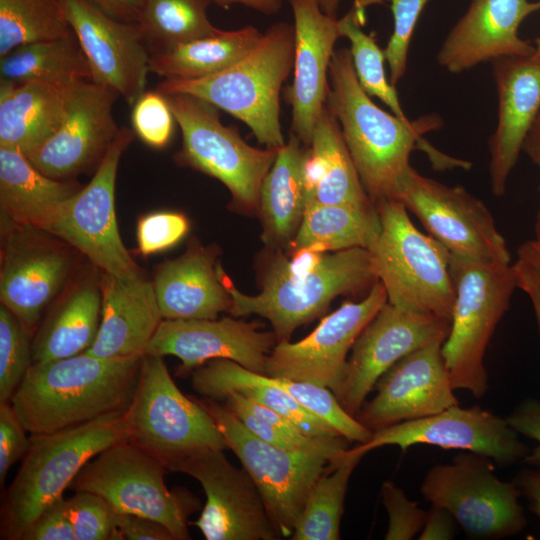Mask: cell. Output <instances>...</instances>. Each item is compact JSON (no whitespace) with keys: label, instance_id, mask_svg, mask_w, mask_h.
Wrapping results in <instances>:
<instances>
[{"label":"cell","instance_id":"obj_1","mask_svg":"<svg viewBox=\"0 0 540 540\" xmlns=\"http://www.w3.org/2000/svg\"><path fill=\"white\" fill-rule=\"evenodd\" d=\"M329 77L326 104L340 124L362 185L374 204L394 197L400 179L411 166L410 153L417 145L439 167L453 166L455 159L422 140L423 134L442 124L440 117L403 120L381 109L361 87L349 49L334 51Z\"/></svg>","mask_w":540,"mask_h":540},{"label":"cell","instance_id":"obj_2","mask_svg":"<svg viewBox=\"0 0 540 540\" xmlns=\"http://www.w3.org/2000/svg\"><path fill=\"white\" fill-rule=\"evenodd\" d=\"M143 355L98 358L85 352L33 363L10 403L30 434L52 433L123 412Z\"/></svg>","mask_w":540,"mask_h":540},{"label":"cell","instance_id":"obj_3","mask_svg":"<svg viewBox=\"0 0 540 540\" xmlns=\"http://www.w3.org/2000/svg\"><path fill=\"white\" fill-rule=\"evenodd\" d=\"M218 273L232 297L229 313L267 319L277 342L289 341L299 326L323 314L337 296L368 293L378 281L366 248L326 252L316 267L303 272L294 271L289 258L278 251L262 274L261 291L253 296L239 291L220 265Z\"/></svg>","mask_w":540,"mask_h":540},{"label":"cell","instance_id":"obj_4","mask_svg":"<svg viewBox=\"0 0 540 540\" xmlns=\"http://www.w3.org/2000/svg\"><path fill=\"white\" fill-rule=\"evenodd\" d=\"M294 25L267 28L242 59L216 74L198 79H164L157 91L203 99L244 122L268 148L285 144L280 125V92L294 67Z\"/></svg>","mask_w":540,"mask_h":540},{"label":"cell","instance_id":"obj_5","mask_svg":"<svg viewBox=\"0 0 540 540\" xmlns=\"http://www.w3.org/2000/svg\"><path fill=\"white\" fill-rule=\"evenodd\" d=\"M123 412L52 433L31 434L2 504L1 539L20 540L38 515L63 496L87 462L126 440Z\"/></svg>","mask_w":540,"mask_h":540},{"label":"cell","instance_id":"obj_6","mask_svg":"<svg viewBox=\"0 0 540 540\" xmlns=\"http://www.w3.org/2000/svg\"><path fill=\"white\" fill-rule=\"evenodd\" d=\"M376 207L380 231L367 250L387 301L452 321L456 293L450 252L414 226L399 200L383 199Z\"/></svg>","mask_w":540,"mask_h":540},{"label":"cell","instance_id":"obj_7","mask_svg":"<svg viewBox=\"0 0 540 540\" xmlns=\"http://www.w3.org/2000/svg\"><path fill=\"white\" fill-rule=\"evenodd\" d=\"M123 423L126 440L170 472L200 450L228 448L213 418L179 390L161 356L143 355Z\"/></svg>","mask_w":540,"mask_h":540},{"label":"cell","instance_id":"obj_8","mask_svg":"<svg viewBox=\"0 0 540 540\" xmlns=\"http://www.w3.org/2000/svg\"><path fill=\"white\" fill-rule=\"evenodd\" d=\"M450 272L456 298L442 354L453 388L481 398L488 390L484 355L509 309L516 278L511 264L480 262L452 254Z\"/></svg>","mask_w":540,"mask_h":540},{"label":"cell","instance_id":"obj_9","mask_svg":"<svg viewBox=\"0 0 540 540\" xmlns=\"http://www.w3.org/2000/svg\"><path fill=\"white\" fill-rule=\"evenodd\" d=\"M165 97L182 133L175 161L222 182L237 209L258 212L261 186L278 149L250 146L235 127L222 123L219 109L203 99L187 94Z\"/></svg>","mask_w":540,"mask_h":540},{"label":"cell","instance_id":"obj_10","mask_svg":"<svg viewBox=\"0 0 540 540\" xmlns=\"http://www.w3.org/2000/svg\"><path fill=\"white\" fill-rule=\"evenodd\" d=\"M167 471L159 460L124 440L87 462L69 488L98 494L117 512L154 519L174 540H187L188 518L201 503L187 489L170 490L165 483Z\"/></svg>","mask_w":540,"mask_h":540},{"label":"cell","instance_id":"obj_11","mask_svg":"<svg viewBox=\"0 0 540 540\" xmlns=\"http://www.w3.org/2000/svg\"><path fill=\"white\" fill-rule=\"evenodd\" d=\"M213 418L227 446L258 488L282 537H291L306 499L319 477L334 464L325 455L286 449L250 432L219 401L197 399Z\"/></svg>","mask_w":540,"mask_h":540},{"label":"cell","instance_id":"obj_12","mask_svg":"<svg viewBox=\"0 0 540 540\" xmlns=\"http://www.w3.org/2000/svg\"><path fill=\"white\" fill-rule=\"evenodd\" d=\"M123 126L88 184L61 203L42 231L67 242L96 267L120 280L142 277L125 248L115 213V185L120 159L134 138Z\"/></svg>","mask_w":540,"mask_h":540},{"label":"cell","instance_id":"obj_13","mask_svg":"<svg viewBox=\"0 0 540 540\" xmlns=\"http://www.w3.org/2000/svg\"><path fill=\"white\" fill-rule=\"evenodd\" d=\"M495 462L467 452L451 463L430 468L421 484V494L432 505L447 509L471 538L501 539L520 532L526 524L518 502L515 482L500 480Z\"/></svg>","mask_w":540,"mask_h":540},{"label":"cell","instance_id":"obj_14","mask_svg":"<svg viewBox=\"0 0 540 540\" xmlns=\"http://www.w3.org/2000/svg\"><path fill=\"white\" fill-rule=\"evenodd\" d=\"M393 199L420 220L428 234L452 255L510 264V253L486 205L463 186H448L410 166Z\"/></svg>","mask_w":540,"mask_h":540},{"label":"cell","instance_id":"obj_15","mask_svg":"<svg viewBox=\"0 0 540 540\" xmlns=\"http://www.w3.org/2000/svg\"><path fill=\"white\" fill-rule=\"evenodd\" d=\"M219 449H203L185 459L176 472L196 479L206 502L196 526L207 540H276L274 525L254 481Z\"/></svg>","mask_w":540,"mask_h":540},{"label":"cell","instance_id":"obj_16","mask_svg":"<svg viewBox=\"0 0 540 540\" xmlns=\"http://www.w3.org/2000/svg\"><path fill=\"white\" fill-rule=\"evenodd\" d=\"M451 321L397 307L388 301L362 330L342 383L335 394L343 408L356 416L380 377L407 354L436 341H445Z\"/></svg>","mask_w":540,"mask_h":540},{"label":"cell","instance_id":"obj_17","mask_svg":"<svg viewBox=\"0 0 540 540\" xmlns=\"http://www.w3.org/2000/svg\"><path fill=\"white\" fill-rule=\"evenodd\" d=\"M386 302V290L378 280L364 298L343 303L305 338L293 343L277 342L267 358L265 374L311 382L336 394L345 374L349 350Z\"/></svg>","mask_w":540,"mask_h":540},{"label":"cell","instance_id":"obj_18","mask_svg":"<svg viewBox=\"0 0 540 540\" xmlns=\"http://www.w3.org/2000/svg\"><path fill=\"white\" fill-rule=\"evenodd\" d=\"M118 97L113 88L94 81L72 84L60 126L40 148L26 155L29 161L58 180L94 173L120 132L112 112Z\"/></svg>","mask_w":540,"mask_h":540},{"label":"cell","instance_id":"obj_19","mask_svg":"<svg viewBox=\"0 0 540 540\" xmlns=\"http://www.w3.org/2000/svg\"><path fill=\"white\" fill-rule=\"evenodd\" d=\"M416 444L467 450L487 456L499 466L511 465L529 454L528 447L506 419L479 406L464 408L459 404L431 416L377 430L366 443L350 450L363 457L385 445L406 450Z\"/></svg>","mask_w":540,"mask_h":540},{"label":"cell","instance_id":"obj_20","mask_svg":"<svg viewBox=\"0 0 540 540\" xmlns=\"http://www.w3.org/2000/svg\"><path fill=\"white\" fill-rule=\"evenodd\" d=\"M67 19L89 62L92 81L130 106L146 91L151 54L138 22L106 14L87 0H64Z\"/></svg>","mask_w":540,"mask_h":540},{"label":"cell","instance_id":"obj_21","mask_svg":"<svg viewBox=\"0 0 540 540\" xmlns=\"http://www.w3.org/2000/svg\"><path fill=\"white\" fill-rule=\"evenodd\" d=\"M443 341L421 347L397 361L375 385L356 419L370 431L431 416L458 405L442 354Z\"/></svg>","mask_w":540,"mask_h":540},{"label":"cell","instance_id":"obj_22","mask_svg":"<svg viewBox=\"0 0 540 540\" xmlns=\"http://www.w3.org/2000/svg\"><path fill=\"white\" fill-rule=\"evenodd\" d=\"M262 324L225 317L218 319H163L147 344L144 355L176 356L179 373L193 372L214 359H229L265 374L269 354L277 344L273 331Z\"/></svg>","mask_w":540,"mask_h":540},{"label":"cell","instance_id":"obj_23","mask_svg":"<svg viewBox=\"0 0 540 540\" xmlns=\"http://www.w3.org/2000/svg\"><path fill=\"white\" fill-rule=\"evenodd\" d=\"M2 252L0 299L34 332L43 311L72 269L66 250L36 235V228L12 226Z\"/></svg>","mask_w":540,"mask_h":540},{"label":"cell","instance_id":"obj_24","mask_svg":"<svg viewBox=\"0 0 540 540\" xmlns=\"http://www.w3.org/2000/svg\"><path fill=\"white\" fill-rule=\"evenodd\" d=\"M540 10V0H472L443 41L437 62L461 73L502 57L532 56L534 45L520 38L523 20Z\"/></svg>","mask_w":540,"mask_h":540},{"label":"cell","instance_id":"obj_25","mask_svg":"<svg viewBox=\"0 0 540 540\" xmlns=\"http://www.w3.org/2000/svg\"><path fill=\"white\" fill-rule=\"evenodd\" d=\"M295 29L294 79L288 90L291 133L306 146L327 103L329 66L340 37L338 18L326 15L313 0H288Z\"/></svg>","mask_w":540,"mask_h":540},{"label":"cell","instance_id":"obj_26","mask_svg":"<svg viewBox=\"0 0 540 540\" xmlns=\"http://www.w3.org/2000/svg\"><path fill=\"white\" fill-rule=\"evenodd\" d=\"M492 66L499 105L497 127L489 139V172L492 193L500 197L540 112V59L502 57Z\"/></svg>","mask_w":540,"mask_h":540},{"label":"cell","instance_id":"obj_27","mask_svg":"<svg viewBox=\"0 0 540 540\" xmlns=\"http://www.w3.org/2000/svg\"><path fill=\"white\" fill-rule=\"evenodd\" d=\"M100 288L99 331L85 353L106 359L144 355L163 320L153 283L143 276L120 280L105 273Z\"/></svg>","mask_w":540,"mask_h":540},{"label":"cell","instance_id":"obj_28","mask_svg":"<svg viewBox=\"0 0 540 540\" xmlns=\"http://www.w3.org/2000/svg\"><path fill=\"white\" fill-rule=\"evenodd\" d=\"M215 262L211 248L194 244L157 267L152 283L163 319H217L229 313L232 297Z\"/></svg>","mask_w":540,"mask_h":540},{"label":"cell","instance_id":"obj_29","mask_svg":"<svg viewBox=\"0 0 540 540\" xmlns=\"http://www.w3.org/2000/svg\"><path fill=\"white\" fill-rule=\"evenodd\" d=\"M303 177L306 205H375L367 195L345 143L340 124L325 106L306 146Z\"/></svg>","mask_w":540,"mask_h":540},{"label":"cell","instance_id":"obj_30","mask_svg":"<svg viewBox=\"0 0 540 540\" xmlns=\"http://www.w3.org/2000/svg\"><path fill=\"white\" fill-rule=\"evenodd\" d=\"M71 85L0 81V146L25 155L40 148L64 118Z\"/></svg>","mask_w":540,"mask_h":540},{"label":"cell","instance_id":"obj_31","mask_svg":"<svg viewBox=\"0 0 540 540\" xmlns=\"http://www.w3.org/2000/svg\"><path fill=\"white\" fill-rule=\"evenodd\" d=\"M192 387L203 397L223 401L229 392L272 409L313 437L339 436L321 419L306 411L274 377L248 370L229 359H214L192 372Z\"/></svg>","mask_w":540,"mask_h":540},{"label":"cell","instance_id":"obj_32","mask_svg":"<svg viewBox=\"0 0 540 540\" xmlns=\"http://www.w3.org/2000/svg\"><path fill=\"white\" fill-rule=\"evenodd\" d=\"M82 186L40 172L21 151L0 146V206L5 222L41 230L57 207Z\"/></svg>","mask_w":540,"mask_h":540},{"label":"cell","instance_id":"obj_33","mask_svg":"<svg viewBox=\"0 0 540 540\" xmlns=\"http://www.w3.org/2000/svg\"><path fill=\"white\" fill-rule=\"evenodd\" d=\"M305 151L306 145L290 132L263 180L258 213L263 228L261 239L267 247L288 248L301 225L307 203Z\"/></svg>","mask_w":540,"mask_h":540},{"label":"cell","instance_id":"obj_34","mask_svg":"<svg viewBox=\"0 0 540 540\" xmlns=\"http://www.w3.org/2000/svg\"><path fill=\"white\" fill-rule=\"evenodd\" d=\"M101 308V288L94 280H85L74 287L35 332L33 363L67 358L88 350L98 335Z\"/></svg>","mask_w":540,"mask_h":540},{"label":"cell","instance_id":"obj_35","mask_svg":"<svg viewBox=\"0 0 540 540\" xmlns=\"http://www.w3.org/2000/svg\"><path fill=\"white\" fill-rule=\"evenodd\" d=\"M262 33L254 26L191 40L151 54L150 72L165 79H198L221 72L249 53Z\"/></svg>","mask_w":540,"mask_h":540},{"label":"cell","instance_id":"obj_36","mask_svg":"<svg viewBox=\"0 0 540 540\" xmlns=\"http://www.w3.org/2000/svg\"><path fill=\"white\" fill-rule=\"evenodd\" d=\"M376 204L368 207L308 203L290 253L309 249L335 252L368 248L380 231Z\"/></svg>","mask_w":540,"mask_h":540},{"label":"cell","instance_id":"obj_37","mask_svg":"<svg viewBox=\"0 0 540 540\" xmlns=\"http://www.w3.org/2000/svg\"><path fill=\"white\" fill-rule=\"evenodd\" d=\"M83 80L92 81V72L75 33L26 43L0 57V81L71 85Z\"/></svg>","mask_w":540,"mask_h":540},{"label":"cell","instance_id":"obj_38","mask_svg":"<svg viewBox=\"0 0 540 540\" xmlns=\"http://www.w3.org/2000/svg\"><path fill=\"white\" fill-rule=\"evenodd\" d=\"M350 449L319 477L295 523L292 540H338L350 477L361 460Z\"/></svg>","mask_w":540,"mask_h":540},{"label":"cell","instance_id":"obj_39","mask_svg":"<svg viewBox=\"0 0 540 540\" xmlns=\"http://www.w3.org/2000/svg\"><path fill=\"white\" fill-rule=\"evenodd\" d=\"M225 407L254 435L286 449L325 455L333 463L346 454L349 441L341 436L313 437L270 408L253 402L238 392H229Z\"/></svg>","mask_w":540,"mask_h":540},{"label":"cell","instance_id":"obj_40","mask_svg":"<svg viewBox=\"0 0 540 540\" xmlns=\"http://www.w3.org/2000/svg\"><path fill=\"white\" fill-rule=\"evenodd\" d=\"M211 0H143L138 23L150 54L210 36L221 29L209 20Z\"/></svg>","mask_w":540,"mask_h":540},{"label":"cell","instance_id":"obj_41","mask_svg":"<svg viewBox=\"0 0 540 540\" xmlns=\"http://www.w3.org/2000/svg\"><path fill=\"white\" fill-rule=\"evenodd\" d=\"M73 33L64 0H0V57L26 43Z\"/></svg>","mask_w":540,"mask_h":540},{"label":"cell","instance_id":"obj_42","mask_svg":"<svg viewBox=\"0 0 540 540\" xmlns=\"http://www.w3.org/2000/svg\"><path fill=\"white\" fill-rule=\"evenodd\" d=\"M365 11L353 2L350 10L338 19L340 37L350 41L354 70L363 90L370 97L380 99L397 117L409 120L403 112L395 87L386 78L384 50L379 48L373 34L361 29L366 20Z\"/></svg>","mask_w":540,"mask_h":540},{"label":"cell","instance_id":"obj_43","mask_svg":"<svg viewBox=\"0 0 540 540\" xmlns=\"http://www.w3.org/2000/svg\"><path fill=\"white\" fill-rule=\"evenodd\" d=\"M276 380L306 411L321 419L349 442L363 444L372 437L373 432L348 413L329 388L286 378Z\"/></svg>","mask_w":540,"mask_h":540},{"label":"cell","instance_id":"obj_44","mask_svg":"<svg viewBox=\"0 0 540 540\" xmlns=\"http://www.w3.org/2000/svg\"><path fill=\"white\" fill-rule=\"evenodd\" d=\"M32 333L4 305L0 307V403L10 402L32 361Z\"/></svg>","mask_w":540,"mask_h":540},{"label":"cell","instance_id":"obj_45","mask_svg":"<svg viewBox=\"0 0 540 540\" xmlns=\"http://www.w3.org/2000/svg\"><path fill=\"white\" fill-rule=\"evenodd\" d=\"M67 510L76 540H123L116 523L117 511L102 496L75 492Z\"/></svg>","mask_w":540,"mask_h":540},{"label":"cell","instance_id":"obj_46","mask_svg":"<svg viewBox=\"0 0 540 540\" xmlns=\"http://www.w3.org/2000/svg\"><path fill=\"white\" fill-rule=\"evenodd\" d=\"M131 123L142 142L161 149L170 142L176 120L165 95L156 90L145 91L133 104Z\"/></svg>","mask_w":540,"mask_h":540},{"label":"cell","instance_id":"obj_47","mask_svg":"<svg viewBox=\"0 0 540 540\" xmlns=\"http://www.w3.org/2000/svg\"><path fill=\"white\" fill-rule=\"evenodd\" d=\"M394 28L384 49L392 86L396 87L407 68L410 41L417 21L429 0H388Z\"/></svg>","mask_w":540,"mask_h":540},{"label":"cell","instance_id":"obj_48","mask_svg":"<svg viewBox=\"0 0 540 540\" xmlns=\"http://www.w3.org/2000/svg\"><path fill=\"white\" fill-rule=\"evenodd\" d=\"M381 498L388 514L386 540H410L419 535L427 511L411 501L404 491L391 481L383 482Z\"/></svg>","mask_w":540,"mask_h":540},{"label":"cell","instance_id":"obj_49","mask_svg":"<svg viewBox=\"0 0 540 540\" xmlns=\"http://www.w3.org/2000/svg\"><path fill=\"white\" fill-rule=\"evenodd\" d=\"M187 217L176 212H155L141 217L137 224L139 252L148 256L177 244L188 232Z\"/></svg>","mask_w":540,"mask_h":540},{"label":"cell","instance_id":"obj_50","mask_svg":"<svg viewBox=\"0 0 540 540\" xmlns=\"http://www.w3.org/2000/svg\"><path fill=\"white\" fill-rule=\"evenodd\" d=\"M10 402L0 403V485L3 488L9 469L23 459L30 445Z\"/></svg>","mask_w":540,"mask_h":540},{"label":"cell","instance_id":"obj_51","mask_svg":"<svg viewBox=\"0 0 540 540\" xmlns=\"http://www.w3.org/2000/svg\"><path fill=\"white\" fill-rule=\"evenodd\" d=\"M20 540H76L67 499L55 500L25 529Z\"/></svg>","mask_w":540,"mask_h":540},{"label":"cell","instance_id":"obj_52","mask_svg":"<svg viewBox=\"0 0 540 540\" xmlns=\"http://www.w3.org/2000/svg\"><path fill=\"white\" fill-rule=\"evenodd\" d=\"M506 421L518 434L534 439L537 447L525 457V461L533 466H540V401L528 399L522 402Z\"/></svg>","mask_w":540,"mask_h":540},{"label":"cell","instance_id":"obj_53","mask_svg":"<svg viewBox=\"0 0 540 540\" xmlns=\"http://www.w3.org/2000/svg\"><path fill=\"white\" fill-rule=\"evenodd\" d=\"M116 523L123 539L174 540L171 532L162 523L148 517L117 512Z\"/></svg>","mask_w":540,"mask_h":540},{"label":"cell","instance_id":"obj_54","mask_svg":"<svg viewBox=\"0 0 540 540\" xmlns=\"http://www.w3.org/2000/svg\"><path fill=\"white\" fill-rule=\"evenodd\" d=\"M456 520L445 508L432 505L427 511L425 522L417 539L450 540L456 534Z\"/></svg>","mask_w":540,"mask_h":540},{"label":"cell","instance_id":"obj_55","mask_svg":"<svg viewBox=\"0 0 540 540\" xmlns=\"http://www.w3.org/2000/svg\"><path fill=\"white\" fill-rule=\"evenodd\" d=\"M512 268L517 287L531 300L540 332V271L520 259L512 264Z\"/></svg>","mask_w":540,"mask_h":540},{"label":"cell","instance_id":"obj_56","mask_svg":"<svg viewBox=\"0 0 540 540\" xmlns=\"http://www.w3.org/2000/svg\"><path fill=\"white\" fill-rule=\"evenodd\" d=\"M111 17L126 21L138 22L143 7V0H87Z\"/></svg>","mask_w":540,"mask_h":540},{"label":"cell","instance_id":"obj_57","mask_svg":"<svg viewBox=\"0 0 540 540\" xmlns=\"http://www.w3.org/2000/svg\"><path fill=\"white\" fill-rule=\"evenodd\" d=\"M514 482L529 500L532 511L540 519V466L535 470L521 471Z\"/></svg>","mask_w":540,"mask_h":540},{"label":"cell","instance_id":"obj_58","mask_svg":"<svg viewBox=\"0 0 540 540\" xmlns=\"http://www.w3.org/2000/svg\"><path fill=\"white\" fill-rule=\"evenodd\" d=\"M522 150L531 158V160L540 168V123L535 122L527 134ZM540 191V187H539ZM535 235L540 240V204L535 223Z\"/></svg>","mask_w":540,"mask_h":540},{"label":"cell","instance_id":"obj_59","mask_svg":"<svg viewBox=\"0 0 540 540\" xmlns=\"http://www.w3.org/2000/svg\"><path fill=\"white\" fill-rule=\"evenodd\" d=\"M218 6L229 8L231 5L240 4L266 15H275L282 8L283 0H211Z\"/></svg>","mask_w":540,"mask_h":540},{"label":"cell","instance_id":"obj_60","mask_svg":"<svg viewBox=\"0 0 540 540\" xmlns=\"http://www.w3.org/2000/svg\"><path fill=\"white\" fill-rule=\"evenodd\" d=\"M518 259L527 262L540 271V240L523 243L517 250Z\"/></svg>","mask_w":540,"mask_h":540},{"label":"cell","instance_id":"obj_61","mask_svg":"<svg viewBox=\"0 0 540 540\" xmlns=\"http://www.w3.org/2000/svg\"><path fill=\"white\" fill-rule=\"evenodd\" d=\"M319 8L328 16L337 18V12L341 0H313ZM360 7L366 9L374 4H382L385 0H354Z\"/></svg>","mask_w":540,"mask_h":540},{"label":"cell","instance_id":"obj_62","mask_svg":"<svg viewBox=\"0 0 540 540\" xmlns=\"http://www.w3.org/2000/svg\"><path fill=\"white\" fill-rule=\"evenodd\" d=\"M535 50H534V53H533V57L536 58V59H540V37H538L536 40H535Z\"/></svg>","mask_w":540,"mask_h":540},{"label":"cell","instance_id":"obj_63","mask_svg":"<svg viewBox=\"0 0 540 540\" xmlns=\"http://www.w3.org/2000/svg\"><path fill=\"white\" fill-rule=\"evenodd\" d=\"M536 122H539V123H540V112H539V114H538V117H537V119H536Z\"/></svg>","mask_w":540,"mask_h":540}]
</instances>
